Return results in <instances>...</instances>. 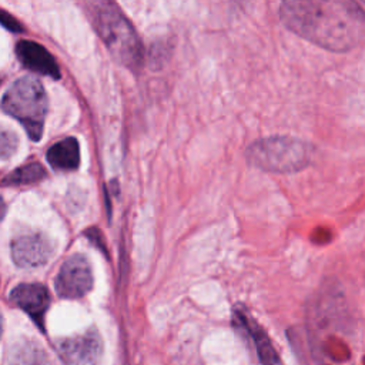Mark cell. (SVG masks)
I'll return each mask as SVG.
<instances>
[{
  "label": "cell",
  "instance_id": "1",
  "mask_svg": "<svg viewBox=\"0 0 365 365\" xmlns=\"http://www.w3.org/2000/svg\"><path fill=\"white\" fill-rule=\"evenodd\" d=\"M284 24L299 37L335 53L356 47L365 33V14L352 0H289L279 7Z\"/></svg>",
  "mask_w": 365,
  "mask_h": 365
},
{
  "label": "cell",
  "instance_id": "2",
  "mask_svg": "<svg viewBox=\"0 0 365 365\" xmlns=\"http://www.w3.org/2000/svg\"><path fill=\"white\" fill-rule=\"evenodd\" d=\"M87 13L107 50L121 66L138 70L144 60L141 40L130 20L113 1H90Z\"/></svg>",
  "mask_w": 365,
  "mask_h": 365
},
{
  "label": "cell",
  "instance_id": "3",
  "mask_svg": "<svg viewBox=\"0 0 365 365\" xmlns=\"http://www.w3.org/2000/svg\"><path fill=\"white\" fill-rule=\"evenodd\" d=\"M1 108L20 121L33 141L41 138L48 103L37 78L27 76L16 80L1 98Z\"/></svg>",
  "mask_w": 365,
  "mask_h": 365
},
{
  "label": "cell",
  "instance_id": "4",
  "mask_svg": "<svg viewBox=\"0 0 365 365\" xmlns=\"http://www.w3.org/2000/svg\"><path fill=\"white\" fill-rule=\"evenodd\" d=\"M250 164L269 173H295L311 160L307 143L292 137H268L252 143L247 150Z\"/></svg>",
  "mask_w": 365,
  "mask_h": 365
},
{
  "label": "cell",
  "instance_id": "5",
  "mask_svg": "<svg viewBox=\"0 0 365 365\" xmlns=\"http://www.w3.org/2000/svg\"><path fill=\"white\" fill-rule=\"evenodd\" d=\"M56 292L64 299H78L93 288V271L88 259L76 254L67 258L58 269L54 281Z\"/></svg>",
  "mask_w": 365,
  "mask_h": 365
},
{
  "label": "cell",
  "instance_id": "6",
  "mask_svg": "<svg viewBox=\"0 0 365 365\" xmlns=\"http://www.w3.org/2000/svg\"><path fill=\"white\" fill-rule=\"evenodd\" d=\"M57 351L64 365H100L103 342L98 331L90 328L83 334L58 341Z\"/></svg>",
  "mask_w": 365,
  "mask_h": 365
},
{
  "label": "cell",
  "instance_id": "7",
  "mask_svg": "<svg viewBox=\"0 0 365 365\" xmlns=\"http://www.w3.org/2000/svg\"><path fill=\"white\" fill-rule=\"evenodd\" d=\"M232 325L244 339L252 342L254 352L261 365H284L265 331L244 309V307H235L232 312Z\"/></svg>",
  "mask_w": 365,
  "mask_h": 365
},
{
  "label": "cell",
  "instance_id": "8",
  "mask_svg": "<svg viewBox=\"0 0 365 365\" xmlns=\"http://www.w3.org/2000/svg\"><path fill=\"white\" fill-rule=\"evenodd\" d=\"M11 258L21 268H36L44 265L53 255L51 241L41 232H24L11 241Z\"/></svg>",
  "mask_w": 365,
  "mask_h": 365
},
{
  "label": "cell",
  "instance_id": "9",
  "mask_svg": "<svg viewBox=\"0 0 365 365\" xmlns=\"http://www.w3.org/2000/svg\"><path fill=\"white\" fill-rule=\"evenodd\" d=\"M10 301L23 309L44 331V317L50 305L48 289L41 284H20L10 292Z\"/></svg>",
  "mask_w": 365,
  "mask_h": 365
},
{
  "label": "cell",
  "instance_id": "10",
  "mask_svg": "<svg viewBox=\"0 0 365 365\" xmlns=\"http://www.w3.org/2000/svg\"><path fill=\"white\" fill-rule=\"evenodd\" d=\"M16 56L26 68L54 80L60 78L57 61L41 44L31 40H20L16 44Z\"/></svg>",
  "mask_w": 365,
  "mask_h": 365
},
{
  "label": "cell",
  "instance_id": "11",
  "mask_svg": "<svg viewBox=\"0 0 365 365\" xmlns=\"http://www.w3.org/2000/svg\"><path fill=\"white\" fill-rule=\"evenodd\" d=\"M46 158L51 168L57 171H74L80 165V147L74 137H67L53 144Z\"/></svg>",
  "mask_w": 365,
  "mask_h": 365
},
{
  "label": "cell",
  "instance_id": "12",
  "mask_svg": "<svg viewBox=\"0 0 365 365\" xmlns=\"http://www.w3.org/2000/svg\"><path fill=\"white\" fill-rule=\"evenodd\" d=\"M10 365H50L46 352L33 341L17 342L10 355Z\"/></svg>",
  "mask_w": 365,
  "mask_h": 365
},
{
  "label": "cell",
  "instance_id": "13",
  "mask_svg": "<svg viewBox=\"0 0 365 365\" xmlns=\"http://www.w3.org/2000/svg\"><path fill=\"white\" fill-rule=\"evenodd\" d=\"M47 173L40 163H30L21 165L6 175L1 181V185H23V184H34L46 178Z\"/></svg>",
  "mask_w": 365,
  "mask_h": 365
},
{
  "label": "cell",
  "instance_id": "14",
  "mask_svg": "<svg viewBox=\"0 0 365 365\" xmlns=\"http://www.w3.org/2000/svg\"><path fill=\"white\" fill-rule=\"evenodd\" d=\"M19 145V138L16 133L4 125H0V160L10 158Z\"/></svg>",
  "mask_w": 365,
  "mask_h": 365
},
{
  "label": "cell",
  "instance_id": "15",
  "mask_svg": "<svg viewBox=\"0 0 365 365\" xmlns=\"http://www.w3.org/2000/svg\"><path fill=\"white\" fill-rule=\"evenodd\" d=\"M0 24L3 27H6L9 31H13V33H21L24 29L21 26V23L13 17L9 11L0 9Z\"/></svg>",
  "mask_w": 365,
  "mask_h": 365
},
{
  "label": "cell",
  "instance_id": "16",
  "mask_svg": "<svg viewBox=\"0 0 365 365\" xmlns=\"http://www.w3.org/2000/svg\"><path fill=\"white\" fill-rule=\"evenodd\" d=\"M6 202H4V200L0 197V221L3 220V217H4V214H6Z\"/></svg>",
  "mask_w": 365,
  "mask_h": 365
},
{
  "label": "cell",
  "instance_id": "17",
  "mask_svg": "<svg viewBox=\"0 0 365 365\" xmlns=\"http://www.w3.org/2000/svg\"><path fill=\"white\" fill-rule=\"evenodd\" d=\"M1 331H3V318H1V312H0V336H1Z\"/></svg>",
  "mask_w": 365,
  "mask_h": 365
}]
</instances>
